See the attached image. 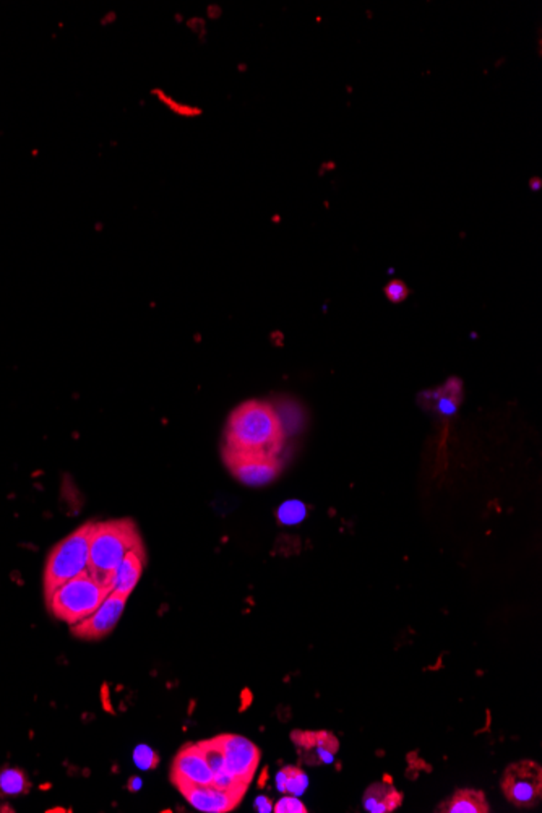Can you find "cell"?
Here are the masks:
<instances>
[{
    "label": "cell",
    "instance_id": "cell-23",
    "mask_svg": "<svg viewBox=\"0 0 542 813\" xmlns=\"http://www.w3.org/2000/svg\"><path fill=\"white\" fill-rule=\"evenodd\" d=\"M255 810L260 812V813H270L273 812V802H271L270 797L267 795H260L257 797V800H255Z\"/></svg>",
    "mask_w": 542,
    "mask_h": 813
},
{
    "label": "cell",
    "instance_id": "cell-21",
    "mask_svg": "<svg viewBox=\"0 0 542 813\" xmlns=\"http://www.w3.org/2000/svg\"><path fill=\"white\" fill-rule=\"evenodd\" d=\"M383 294L390 300L391 304H403L411 294V289L403 279H391L385 288H383Z\"/></svg>",
    "mask_w": 542,
    "mask_h": 813
},
{
    "label": "cell",
    "instance_id": "cell-18",
    "mask_svg": "<svg viewBox=\"0 0 542 813\" xmlns=\"http://www.w3.org/2000/svg\"><path fill=\"white\" fill-rule=\"evenodd\" d=\"M29 789L28 778L18 768H4L0 771V794L7 797L23 795Z\"/></svg>",
    "mask_w": 542,
    "mask_h": 813
},
{
    "label": "cell",
    "instance_id": "cell-26",
    "mask_svg": "<svg viewBox=\"0 0 542 813\" xmlns=\"http://www.w3.org/2000/svg\"><path fill=\"white\" fill-rule=\"evenodd\" d=\"M141 784H143L141 779L138 778V776H134V778H130V781H129V791H132V792L140 791Z\"/></svg>",
    "mask_w": 542,
    "mask_h": 813
},
{
    "label": "cell",
    "instance_id": "cell-6",
    "mask_svg": "<svg viewBox=\"0 0 542 813\" xmlns=\"http://www.w3.org/2000/svg\"><path fill=\"white\" fill-rule=\"evenodd\" d=\"M229 774L240 784L247 786L253 779L260 763V750L252 740L236 734L218 735Z\"/></svg>",
    "mask_w": 542,
    "mask_h": 813
},
{
    "label": "cell",
    "instance_id": "cell-12",
    "mask_svg": "<svg viewBox=\"0 0 542 813\" xmlns=\"http://www.w3.org/2000/svg\"><path fill=\"white\" fill-rule=\"evenodd\" d=\"M146 552L145 546H137L127 552L124 559L112 575L111 591L116 595L129 597L140 581L143 569H145Z\"/></svg>",
    "mask_w": 542,
    "mask_h": 813
},
{
    "label": "cell",
    "instance_id": "cell-24",
    "mask_svg": "<svg viewBox=\"0 0 542 813\" xmlns=\"http://www.w3.org/2000/svg\"><path fill=\"white\" fill-rule=\"evenodd\" d=\"M528 187L531 192H541L542 188V177L539 176H533L528 179Z\"/></svg>",
    "mask_w": 542,
    "mask_h": 813
},
{
    "label": "cell",
    "instance_id": "cell-13",
    "mask_svg": "<svg viewBox=\"0 0 542 813\" xmlns=\"http://www.w3.org/2000/svg\"><path fill=\"white\" fill-rule=\"evenodd\" d=\"M403 804L401 792L396 791L391 779L385 778L367 787L362 797V805L369 813H390Z\"/></svg>",
    "mask_w": 542,
    "mask_h": 813
},
{
    "label": "cell",
    "instance_id": "cell-16",
    "mask_svg": "<svg viewBox=\"0 0 542 813\" xmlns=\"http://www.w3.org/2000/svg\"><path fill=\"white\" fill-rule=\"evenodd\" d=\"M461 382L458 378H452L443 387L437 388L436 391H429L433 408L443 416H452L458 409V403L461 400Z\"/></svg>",
    "mask_w": 542,
    "mask_h": 813
},
{
    "label": "cell",
    "instance_id": "cell-2",
    "mask_svg": "<svg viewBox=\"0 0 542 813\" xmlns=\"http://www.w3.org/2000/svg\"><path fill=\"white\" fill-rule=\"evenodd\" d=\"M137 546H143V539L134 520L95 521L90 538L88 575L111 591L112 575L127 552Z\"/></svg>",
    "mask_w": 542,
    "mask_h": 813
},
{
    "label": "cell",
    "instance_id": "cell-3",
    "mask_svg": "<svg viewBox=\"0 0 542 813\" xmlns=\"http://www.w3.org/2000/svg\"><path fill=\"white\" fill-rule=\"evenodd\" d=\"M95 521L81 524L50 549L44 567L46 599L71 578L88 571L90 538Z\"/></svg>",
    "mask_w": 542,
    "mask_h": 813
},
{
    "label": "cell",
    "instance_id": "cell-25",
    "mask_svg": "<svg viewBox=\"0 0 542 813\" xmlns=\"http://www.w3.org/2000/svg\"><path fill=\"white\" fill-rule=\"evenodd\" d=\"M336 167H338V166H336L335 161H325V162H321L320 171H319V176H325L326 172H328V171H335Z\"/></svg>",
    "mask_w": 542,
    "mask_h": 813
},
{
    "label": "cell",
    "instance_id": "cell-8",
    "mask_svg": "<svg viewBox=\"0 0 542 813\" xmlns=\"http://www.w3.org/2000/svg\"><path fill=\"white\" fill-rule=\"evenodd\" d=\"M125 602L127 597L111 591L90 617H86L76 625H71V633L80 640L86 641H98L107 637L119 623L125 609Z\"/></svg>",
    "mask_w": 542,
    "mask_h": 813
},
{
    "label": "cell",
    "instance_id": "cell-11",
    "mask_svg": "<svg viewBox=\"0 0 542 813\" xmlns=\"http://www.w3.org/2000/svg\"><path fill=\"white\" fill-rule=\"evenodd\" d=\"M181 792L193 809L204 813L231 812L236 809L245 794V792L239 791L219 789V787L213 784L183 787V789H181Z\"/></svg>",
    "mask_w": 542,
    "mask_h": 813
},
{
    "label": "cell",
    "instance_id": "cell-5",
    "mask_svg": "<svg viewBox=\"0 0 542 813\" xmlns=\"http://www.w3.org/2000/svg\"><path fill=\"white\" fill-rule=\"evenodd\" d=\"M502 792L510 804L520 809H531L542 797V768L533 760L511 763L502 778Z\"/></svg>",
    "mask_w": 542,
    "mask_h": 813
},
{
    "label": "cell",
    "instance_id": "cell-14",
    "mask_svg": "<svg viewBox=\"0 0 542 813\" xmlns=\"http://www.w3.org/2000/svg\"><path fill=\"white\" fill-rule=\"evenodd\" d=\"M198 745L202 746L203 753H204V756H207L209 768H211L213 786L219 787V789H226V791H239V792L247 791V786L237 782L226 770V765H224V755H223V750H221V745H219L218 737L203 740V742H198Z\"/></svg>",
    "mask_w": 542,
    "mask_h": 813
},
{
    "label": "cell",
    "instance_id": "cell-4",
    "mask_svg": "<svg viewBox=\"0 0 542 813\" xmlns=\"http://www.w3.org/2000/svg\"><path fill=\"white\" fill-rule=\"evenodd\" d=\"M109 592V590L99 586L86 571L59 586L46 602L55 618L71 627L90 617Z\"/></svg>",
    "mask_w": 542,
    "mask_h": 813
},
{
    "label": "cell",
    "instance_id": "cell-1",
    "mask_svg": "<svg viewBox=\"0 0 542 813\" xmlns=\"http://www.w3.org/2000/svg\"><path fill=\"white\" fill-rule=\"evenodd\" d=\"M286 431L275 406L250 400L239 405L228 419L223 450L239 454L278 457L284 447Z\"/></svg>",
    "mask_w": 542,
    "mask_h": 813
},
{
    "label": "cell",
    "instance_id": "cell-22",
    "mask_svg": "<svg viewBox=\"0 0 542 813\" xmlns=\"http://www.w3.org/2000/svg\"><path fill=\"white\" fill-rule=\"evenodd\" d=\"M275 813H307V807L296 795L284 794V797L273 805Z\"/></svg>",
    "mask_w": 542,
    "mask_h": 813
},
{
    "label": "cell",
    "instance_id": "cell-10",
    "mask_svg": "<svg viewBox=\"0 0 542 813\" xmlns=\"http://www.w3.org/2000/svg\"><path fill=\"white\" fill-rule=\"evenodd\" d=\"M293 742L299 758L309 766L330 765L340 750V742L328 730H294Z\"/></svg>",
    "mask_w": 542,
    "mask_h": 813
},
{
    "label": "cell",
    "instance_id": "cell-9",
    "mask_svg": "<svg viewBox=\"0 0 542 813\" xmlns=\"http://www.w3.org/2000/svg\"><path fill=\"white\" fill-rule=\"evenodd\" d=\"M171 779L179 787V791L190 786L213 784L211 768H209L200 745H186L179 751L172 763Z\"/></svg>",
    "mask_w": 542,
    "mask_h": 813
},
{
    "label": "cell",
    "instance_id": "cell-15",
    "mask_svg": "<svg viewBox=\"0 0 542 813\" xmlns=\"http://www.w3.org/2000/svg\"><path fill=\"white\" fill-rule=\"evenodd\" d=\"M442 813H487L489 804L484 792L474 789H459L437 807Z\"/></svg>",
    "mask_w": 542,
    "mask_h": 813
},
{
    "label": "cell",
    "instance_id": "cell-19",
    "mask_svg": "<svg viewBox=\"0 0 542 813\" xmlns=\"http://www.w3.org/2000/svg\"><path fill=\"white\" fill-rule=\"evenodd\" d=\"M305 515H307V507L303 502H300V500H288V502H284L278 508V511H276L278 521L284 526L299 524L300 521H304Z\"/></svg>",
    "mask_w": 542,
    "mask_h": 813
},
{
    "label": "cell",
    "instance_id": "cell-17",
    "mask_svg": "<svg viewBox=\"0 0 542 813\" xmlns=\"http://www.w3.org/2000/svg\"><path fill=\"white\" fill-rule=\"evenodd\" d=\"M307 786H309V778L298 766H286L276 776V787L283 794L299 797L304 794Z\"/></svg>",
    "mask_w": 542,
    "mask_h": 813
},
{
    "label": "cell",
    "instance_id": "cell-27",
    "mask_svg": "<svg viewBox=\"0 0 542 813\" xmlns=\"http://www.w3.org/2000/svg\"><path fill=\"white\" fill-rule=\"evenodd\" d=\"M538 49H539V55H542V38H541V32H539V38H538Z\"/></svg>",
    "mask_w": 542,
    "mask_h": 813
},
{
    "label": "cell",
    "instance_id": "cell-20",
    "mask_svg": "<svg viewBox=\"0 0 542 813\" xmlns=\"http://www.w3.org/2000/svg\"><path fill=\"white\" fill-rule=\"evenodd\" d=\"M134 761L137 768H140L143 771H150L153 768H156L158 763H160V758H158L155 750H153L150 745L140 744L137 745V749L134 750Z\"/></svg>",
    "mask_w": 542,
    "mask_h": 813
},
{
    "label": "cell",
    "instance_id": "cell-28",
    "mask_svg": "<svg viewBox=\"0 0 542 813\" xmlns=\"http://www.w3.org/2000/svg\"><path fill=\"white\" fill-rule=\"evenodd\" d=\"M502 64H507V59H505V57H503V59H500V60H499V62H497V64H495V65H497V67H499V65H502Z\"/></svg>",
    "mask_w": 542,
    "mask_h": 813
},
{
    "label": "cell",
    "instance_id": "cell-7",
    "mask_svg": "<svg viewBox=\"0 0 542 813\" xmlns=\"http://www.w3.org/2000/svg\"><path fill=\"white\" fill-rule=\"evenodd\" d=\"M223 459L229 471L239 482L245 485H267L281 473L278 457H258V454H239L223 450Z\"/></svg>",
    "mask_w": 542,
    "mask_h": 813
}]
</instances>
